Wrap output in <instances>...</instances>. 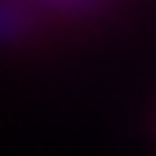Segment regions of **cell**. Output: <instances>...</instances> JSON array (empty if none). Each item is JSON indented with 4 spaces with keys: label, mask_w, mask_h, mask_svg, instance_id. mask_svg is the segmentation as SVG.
I'll use <instances>...</instances> for the list:
<instances>
[{
    "label": "cell",
    "mask_w": 156,
    "mask_h": 156,
    "mask_svg": "<svg viewBox=\"0 0 156 156\" xmlns=\"http://www.w3.org/2000/svg\"><path fill=\"white\" fill-rule=\"evenodd\" d=\"M51 11H62V15H94L105 0H37Z\"/></svg>",
    "instance_id": "7a4b0ae2"
},
{
    "label": "cell",
    "mask_w": 156,
    "mask_h": 156,
    "mask_svg": "<svg viewBox=\"0 0 156 156\" xmlns=\"http://www.w3.org/2000/svg\"><path fill=\"white\" fill-rule=\"evenodd\" d=\"M33 33L29 0H0V47H15Z\"/></svg>",
    "instance_id": "6da1fadb"
}]
</instances>
